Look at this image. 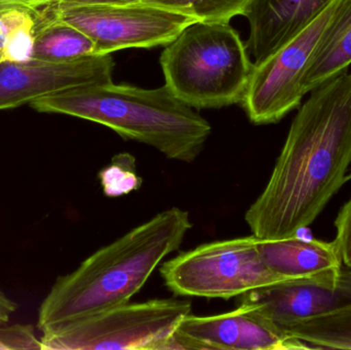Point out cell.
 Wrapping results in <instances>:
<instances>
[{
	"mask_svg": "<svg viewBox=\"0 0 351 350\" xmlns=\"http://www.w3.org/2000/svg\"><path fill=\"white\" fill-rule=\"evenodd\" d=\"M32 349H41L40 339L35 335L32 325L3 326L0 324V350Z\"/></svg>",
	"mask_w": 351,
	"mask_h": 350,
	"instance_id": "cell-19",
	"label": "cell"
},
{
	"mask_svg": "<svg viewBox=\"0 0 351 350\" xmlns=\"http://www.w3.org/2000/svg\"><path fill=\"white\" fill-rule=\"evenodd\" d=\"M97 55L92 39L82 31L57 18L53 2L43 8L37 29L32 59L63 63Z\"/></svg>",
	"mask_w": 351,
	"mask_h": 350,
	"instance_id": "cell-15",
	"label": "cell"
},
{
	"mask_svg": "<svg viewBox=\"0 0 351 350\" xmlns=\"http://www.w3.org/2000/svg\"><path fill=\"white\" fill-rule=\"evenodd\" d=\"M252 0H144L143 3L162 6L195 18L197 22L229 23L245 16Z\"/></svg>",
	"mask_w": 351,
	"mask_h": 350,
	"instance_id": "cell-18",
	"label": "cell"
},
{
	"mask_svg": "<svg viewBox=\"0 0 351 350\" xmlns=\"http://www.w3.org/2000/svg\"><path fill=\"white\" fill-rule=\"evenodd\" d=\"M278 328L286 329L351 304V269L286 279L239 296Z\"/></svg>",
	"mask_w": 351,
	"mask_h": 350,
	"instance_id": "cell-9",
	"label": "cell"
},
{
	"mask_svg": "<svg viewBox=\"0 0 351 350\" xmlns=\"http://www.w3.org/2000/svg\"><path fill=\"white\" fill-rule=\"evenodd\" d=\"M177 298L121 304L43 332V350H160L191 314Z\"/></svg>",
	"mask_w": 351,
	"mask_h": 350,
	"instance_id": "cell-5",
	"label": "cell"
},
{
	"mask_svg": "<svg viewBox=\"0 0 351 350\" xmlns=\"http://www.w3.org/2000/svg\"><path fill=\"white\" fill-rule=\"evenodd\" d=\"M57 18L88 35L97 55H111L131 47L168 45L195 18L154 4H90L60 6Z\"/></svg>",
	"mask_w": 351,
	"mask_h": 350,
	"instance_id": "cell-8",
	"label": "cell"
},
{
	"mask_svg": "<svg viewBox=\"0 0 351 350\" xmlns=\"http://www.w3.org/2000/svg\"><path fill=\"white\" fill-rule=\"evenodd\" d=\"M293 119L269 181L245 219L259 240L297 236L348 182L351 164V73L311 90Z\"/></svg>",
	"mask_w": 351,
	"mask_h": 350,
	"instance_id": "cell-1",
	"label": "cell"
},
{
	"mask_svg": "<svg viewBox=\"0 0 351 350\" xmlns=\"http://www.w3.org/2000/svg\"><path fill=\"white\" fill-rule=\"evenodd\" d=\"M335 242L341 255L342 262L351 269V197L340 209L335 220Z\"/></svg>",
	"mask_w": 351,
	"mask_h": 350,
	"instance_id": "cell-20",
	"label": "cell"
},
{
	"mask_svg": "<svg viewBox=\"0 0 351 350\" xmlns=\"http://www.w3.org/2000/svg\"><path fill=\"white\" fill-rule=\"evenodd\" d=\"M339 2L335 0L294 38L259 65H254L241 102L252 123H278L300 106L306 95L305 76Z\"/></svg>",
	"mask_w": 351,
	"mask_h": 350,
	"instance_id": "cell-7",
	"label": "cell"
},
{
	"mask_svg": "<svg viewBox=\"0 0 351 350\" xmlns=\"http://www.w3.org/2000/svg\"><path fill=\"white\" fill-rule=\"evenodd\" d=\"M29 105L38 112L105 125L123 139L152 146L178 162H194L212 133L208 121L167 84L154 90L113 82L90 84L47 95Z\"/></svg>",
	"mask_w": 351,
	"mask_h": 350,
	"instance_id": "cell-3",
	"label": "cell"
},
{
	"mask_svg": "<svg viewBox=\"0 0 351 350\" xmlns=\"http://www.w3.org/2000/svg\"><path fill=\"white\" fill-rule=\"evenodd\" d=\"M259 250L265 264L287 279H308L343 269L335 240H303L296 236L260 240Z\"/></svg>",
	"mask_w": 351,
	"mask_h": 350,
	"instance_id": "cell-13",
	"label": "cell"
},
{
	"mask_svg": "<svg viewBox=\"0 0 351 350\" xmlns=\"http://www.w3.org/2000/svg\"><path fill=\"white\" fill-rule=\"evenodd\" d=\"M311 349H351V304L284 329Z\"/></svg>",
	"mask_w": 351,
	"mask_h": 350,
	"instance_id": "cell-17",
	"label": "cell"
},
{
	"mask_svg": "<svg viewBox=\"0 0 351 350\" xmlns=\"http://www.w3.org/2000/svg\"><path fill=\"white\" fill-rule=\"evenodd\" d=\"M144 0H55L60 6L90 5V4H131L139 3Z\"/></svg>",
	"mask_w": 351,
	"mask_h": 350,
	"instance_id": "cell-21",
	"label": "cell"
},
{
	"mask_svg": "<svg viewBox=\"0 0 351 350\" xmlns=\"http://www.w3.org/2000/svg\"><path fill=\"white\" fill-rule=\"evenodd\" d=\"M335 0H252L245 16L247 49L259 65L325 12Z\"/></svg>",
	"mask_w": 351,
	"mask_h": 350,
	"instance_id": "cell-12",
	"label": "cell"
},
{
	"mask_svg": "<svg viewBox=\"0 0 351 350\" xmlns=\"http://www.w3.org/2000/svg\"><path fill=\"white\" fill-rule=\"evenodd\" d=\"M53 2H55V0H0V4H16V5L36 8V10L47 8Z\"/></svg>",
	"mask_w": 351,
	"mask_h": 350,
	"instance_id": "cell-23",
	"label": "cell"
},
{
	"mask_svg": "<svg viewBox=\"0 0 351 350\" xmlns=\"http://www.w3.org/2000/svg\"><path fill=\"white\" fill-rule=\"evenodd\" d=\"M350 64L351 0H340L305 76V94L346 73Z\"/></svg>",
	"mask_w": 351,
	"mask_h": 350,
	"instance_id": "cell-14",
	"label": "cell"
},
{
	"mask_svg": "<svg viewBox=\"0 0 351 350\" xmlns=\"http://www.w3.org/2000/svg\"><path fill=\"white\" fill-rule=\"evenodd\" d=\"M191 228L189 213L171 208L103 247L56 281L39 308L37 328L45 332L128 303Z\"/></svg>",
	"mask_w": 351,
	"mask_h": 350,
	"instance_id": "cell-2",
	"label": "cell"
},
{
	"mask_svg": "<svg viewBox=\"0 0 351 350\" xmlns=\"http://www.w3.org/2000/svg\"><path fill=\"white\" fill-rule=\"evenodd\" d=\"M19 305L6 296V294L0 289V324H8L10 316L18 310Z\"/></svg>",
	"mask_w": 351,
	"mask_h": 350,
	"instance_id": "cell-22",
	"label": "cell"
},
{
	"mask_svg": "<svg viewBox=\"0 0 351 350\" xmlns=\"http://www.w3.org/2000/svg\"><path fill=\"white\" fill-rule=\"evenodd\" d=\"M191 349L291 350L311 349L293 338L249 304L215 316H186L177 330Z\"/></svg>",
	"mask_w": 351,
	"mask_h": 350,
	"instance_id": "cell-11",
	"label": "cell"
},
{
	"mask_svg": "<svg viewBox=\"0 0 351 350\" xmlns=\"http://www.w3.org/2000/svg\"><path fill=\"white\" fill-rule=\"evenodd\" d=\"M160 65L173 94L196 109L241 103L254 70L247 45L229 23L186 27L166 45Z\"/></svg>",
	"mask_w": 351,
	"mask_h": 350,
	"instance_id": "cell-4",
	"label": "cell"
},
{
	"mask_svg": "<svg viewBox=\"0 0 351 350\" xmlns=\"http://www.w3.org/2000/svg\"><path fill=\"white\" fill-rule=\"evenodd\" d=\"M348 180H351V170L350 174L348 175Z\"/></svg>",
	"mask_w": 351,
	"mask_h": 350,
	"instance_id": "cell-24",
	"label": "cell"
},
{
	"mask_svg": "<svg viewBox=\"0 0 351 350\" xmlns=\"http://www.w3.org/2000/svg\"><path fill=\"white\" fill-rule=\"evenodd\" d=\"M255 236L200 245L160 266L165 285L180 297L230 299L287 279L264 262Z\"/></svg>",
	"mask_w": 351,
	"mask_h": 350,
	"instance_id": "cell-6",
	"label": "cell"
},
{
	"mask_svg": "<svg viewBox=\"0 0 351 350\" xmlns=\"http://www.w3.org/2000/svg\"><path fill=\"white\" fill-rule=\"evenodd\" d=\"M111 55H95L75 61L51 63L30 59L0 63V110L16 108L76 86L112 82Z\"/></svg>",
	"mask_w": 351,
	"mask_h": 350,
	"instance_id": "cell-10",
	"label": "cell"
},
{
	"mask_svg": "<svg viewBox=\"0 0 351 350\" xmlns=\"http://www.w3.org/2000/svg\"><path fill=\"white\" fill-rule=\"evenodd\" d=\"M43 8L0 4V63L32 59Z\"/></svg>",
	"mask_w": 351,
	"mask_h": 350,
	"instance_id": "cell-16",
	"label": "cell"
}]
</instances>
